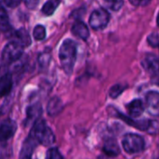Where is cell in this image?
I'll return each instance as SVG.
<instances>
[{"mask_svg":"<svg viewBox=\"0 0 159 159\" xmlns=\"http://www.w3.org/2000/svg\"><path fill=\"white\" fill-rule=\"evenodd\" d=\"M127 110L131 117H139L144 111V104L142 100L136 99L127 104Z\"/></svg>","mask_w":159,"mask_h":159,"instance_id":"cell-11","label":"cell"},{"mask_svg":"<svg viewBox=\"0 0 159 159\" xmlns=\"http://www.w3.org/2000/svg\"><path fill=\"white\" fill-rule=\"evenodd\" d=\"M129 2L134 6H146L151 2V0H129Z\"/></svg>","mask_w":159,"mask_h":159,"instance_id":"cell-27","label":"cell"},{"mask_svg":"<svg viewBox=\"0 0 159 159\" xmlns=\"http://www.w3.org/2000/svg\"><path fill=\"white\" fill-rule=\"evenodd\" d=\"M38 142L31 135L29 134V137L24 141L20 153V158H30L33 155V152L36 146V143Z\"/></svg>","mask_w":159,"mask_h":159,"instance_id":"cell-8","label":"cell"},{"mask_svg":"<svg viewBox=\"0 0 159 159\" xmlns=\"http://www.w3.org/2000/svg\"><path fill=\"white\" fill-rule=\"evenodd\" d=\"M0 20H1V30L3 33H9L11 26L9 24L8 16L5 10V8L2 7L1 8V14H0Z\"/></svg>","mask_w":159,"mask_h":159,"instance_id":"cell-19","label":"cell"},{"mask_svg":"<svg viewBox=\"0 0 159 159\" xmlns=\"http://www.w3.org/2000/svg\"><path fill=\"white\" fill-rule=\"evenodd\" d=\"M72 32L75 35H76L77 37L83 39V40H87L89 37V30L88 28V26L83 22V21H75L72 27Z\"/></svg>","mask_w":159,"mask_h":159,"instance_id":"cell-13","label":"cell"},{"mask_svg":"<svg viewBox=\"0 0 159 159\" xmlns=\"http://www.w3.org/2000/svg\"><path fill=\"white\" fill-rule=\"evenodd\" d=\"M59 59L64 73L72 74L76 60V44L75 41L66 39L62 42L59 51Z\"/></svg>","mask_w":159,"mask_h":159,"instance_id":"cell-1","label":"cell"},{"mask_svg":"<svg viewBox=\"0 0 159 159\" xmlns=\"http://www.w3.org/2000/svg\"><path fill=\"white\" fill-rule=\"evenodd\" d=\"M12 88V75L9 73H7L2 76L1 79V95H7Z\"/></svg>","mask_w":159,"mask_h":159,"instance_id":"cell-16","label":"cell"},{"mask_svg":"<svg viewBox=\"0 0 159 159\" xmlns=\"http://www.w3.org/2000/svg\"><path fill=\"white\" fill-rule=\"evenodd\" d=\"M21 0H2L3 5H5L7 7H15L20 5Z\"/></svg>","mask_w":159,"mask_h":159,"instance_id":"cell-25","label":"cell"},{"mask_svg":"<svg viewBox=\"0 0 159 159\" xmlns=\"http://www.w3.org/2000/svg\"><path fill=\"white\" fill-rule=\"evenodd\" d=\"M10 37L13 38V41H16L17 43H19L20 45H21L23 48H27L28 46L31 45V37H30V34L23 28L15 31L10 35Z\"/></svg>","mask_w":159,"mask_h":159,"instance_id":"cell-10","label":"cell"},{"mask_svg":"<svg viewBox=\"0 0 159 159\" xmlns=\"http://www.w3.org/2000/svg\"><path fill=\"white\" fill-rule=\"evenodd\" d=\"M17 125L16 122H14L11 119L5 120L1 125V139L3 141L9 140L16 132Z\"/></svg>","mask_w":159,"mask_h":159,"instance_id":"cell-9","label":"cell"},{"mask_svg":"<svg viewBox=\"0 0 159 159\" xmlns=\"http://www.w3.org/2000/svg\"><path fill=\"white\" fill-rule=\"evenodd\" d=\"M42 115V106L40 103H34L27 108L26 111V120L27 122L35 123Z\"/></svg>","mask_w":159,"mask_h":159,"instance_id":"cell-12","label":"cell"},{"mask_svg":"<svg viewBox=\"0 0 159 159\" xmlns=\"http://www.w3.org/2000/svg\"><path fill=\"white\" fill-rule=\"evenodd\" d=\"M103 153L108 157H116L119 155L120 149L115 140H109L103 145Z\"/></svg>","mask_w":159,"mask_h":159,"instance_id":"cell-15","label":"cell"},{"mask_svg":"<svg viewBox=\"0 0 159 159\" xmlns=\"http://www.w3.org/2000/svg\"><path fill=\"white\" fill-rule=\"evenodd\" d=\"M126 89V87H124V86H122V85H119V84H117V85H115L114 87H112L111 88V89H110V96L112 97V98H117L119 95H121V93L124 91V89Z\"/></svg>","mask_w":159,"mask_h":159,"instance_id":"cell-22","label":"cell"},{"mask_svg":"<svg viewBox=\"0 0 159 159\" xmlns=\"http://www.w3.org/2000/svg\"><path fill=\"white\" fill-rule=\"evenodd\" d=\"M33 35L34 37L35 40L41 41L46 37V29L43 25H36L34 29L33 32Z\"/></svg>","mask_w":159,"mask_h":159,"instance_id":"cell-20","label":"cell"},{"mask_svg":"<svg viewBox=\"0 0 159 159\" xmlns=\"http://www.w3.org/2000/svg\"><path fill=\"white\" fill-rule=\"evenodd\" d=\"M50 60H51L50 49H47V50H44L43 52H41L38 55V59H37L38 64L42 69H46L49 65Z\"/></svg>","mask_w":159,"mask_h":159,"instance_id":"cell-18","label":"cell"},{"mask_svg":"<svg viewBox=\"0 0 159 159\" xmlns=\"http://www.w3.org/2000/svg\"><path fill=\"white\" fill-rule=\"evenodd\" d=\"M62 108H63V105H62L61 100L58 97H53L52 99L49 100L48 103L47 112L50 116H55L62 111Z\"/></svg>","mask_w":159,"mask_h":159,"instance_id":"cell-14","label":"cell"},{"mask_svg":"<svg viewBox=\"0 0 159 159\" xmlns=\"http://www.w3.org/2000/svg\"><path fill=\"white\" fill-rule=\"evenodd\" d=\"M143 67L152 75H159V58L153 54L147 55L142 61Z\"/></svg>","mask_w":159,"mask_h":159,"instance_id":"cell-7","label":"cell"},{"mask_svg":"<svg viewBox=\"0 0 159 159\" xmlns=\"http://www.w3.org/2000/svg\"><path fill=\"white\" fill-rule=\"evenodd\" d=\"M156 82H157V84L159 86V75H157V80H156Z\"/></svg>","mask_w":159,"mask_h":159,"instance_id":"cell-28","label":"cell"},{"mask_svg":"<svg viewBox=\"0 0 159 159\" xmlns=\"http://www.w3.org/2000/svg\"><path fill=\"white\" fill-rule=\"evenodd\" d=\"M110 20V15L105 8L95 9L89 18V25L95 30H101L106 27Z\"/></svg>","mask_w":159,"mask_h":159,"instance_id":"cell-5","label":"cell"},{"mask_svg":"<svg viewBox=\"0 0 159 159\" xmlns=\"http://www.w3.org/2000/svg\"><path fill=\"white\" fill-rule=\"evenodd\" d=\"M30 134L38 142V143H41L46 146H48L55 142L53 132L47 126L44 120H37L34 124Z\"/></svg>","mask_w":159,"mask_h":159,"instance_id":"cell-2","label":"cell"},{"mask_svg":"<svg viewBox=\"0 0 159 159\" xmlns=\"http://www.w3.org/2000/svg\"><path fill=\"white\" fill-rule=\"evenodd\" d=\"M104 1H105L107 7L114 11L119 10L123 7V4H124V0H104Z\"/></svg>","mask_w":159,"mask_h":159,"instance_id":"cell-21","label":"cell"},{"mask_svg":"<svg viewBox=\"0 0 159 159\" xmlns=\"http://www.w3.org/2000/svg\"><path fill=\"white\" fill-rule=\"evenodd\" d=\"M47 158L60 159L62 158V156L61 155V153L57 148H50L47 153Z\"/></svg>","mask_w":159,"mask_h":159,"instance_id":"cell-24","label":"cell"},{"mask_svg":"<svg viewBox=\"0 0 159 159\" xmlns=\"http://www.w3.org/2000/svg\"><path fill=\"white\" fill-rule=\"evenodd\" d=\"M61 0H48L42 7V12L46 16H51L60 6Z\"/></svg>","mask_w":159,"mask_h":159,"instance_id":"cell-17","label":"cell"},{"mask_svg":"<svg viewBox=\"0 0 159 159\" xmlns=\"http://www.w3.org/2000/svg\"><path fill=\"white\" fill-rule=\"evenodd\" d=\"M145 107L150 115L159 116V92L151 91L147 93Z\"/></svg>","mask_w":159,"mask_h":159,"instance_id":"cell-6","label":"cell"},{"mask_svg":"<svg viewBox=\"0 0 159 159\" xmlns=\"http://www.w3.org/2000/svg\"><path fill=\"white\" fill-rule=\"evenodd\" d=\"M23 2L29 9H34L38 6L39 0H23Z\"/></svg>","mask_w":159,"mask_h":159,"instance_id":"cell-26","label":"cell"},{"mask_svg":"<svg viewBox=\"0 0 159 159\" xmlns=\"http://www.w3.org/2000/svg\"><path fill=\"white\" fill-rule=\"evenodd\" d=\"M122 146L129 154H139L144 150L145 143L142 136L138 134H126L122 140Z\"/></svg>","mask_w":159,"mask_h":159,"instance_id":"cell-4","label":"cell"},{"mask_svg":"<svg viewBox=\"0 0 159 159\" xmlns=\"http://www.w3.org/2000/svg\"><path fill=\"white\" fill-rule=\"evenodd\" d=\"M157 24H158V26H159V14H158V16H157Z\"/></svg>","mask_w":159,"mask_h":159,"instance_id":"cell-29","label":"cell"},{"mask_svg":"<svg viewBox=\"0 0 159 159\" xmlns=\"http://www.w3.org/2000/svg\"><path fill=\"white\" fill-rule=\"evenodd\" d=\"M23 47L16 41H11L7 44L2 51V63L3 65L8 66L18 61L23 52Z\"/></svg>","mask_w":159,"mask_h":159,"instance_id":"cell-3","label":"cell"},{"mask_svg":"<svg viewBox=\"0 0 159 159\" xmlns=\"http://www.w3.org/2000/svg\"><path fill=\"white\" fill-rule=\"evenodd\" d=\"M148 43L150 46L154 48H158L159 47V34L157 33H152L148 36Z\"/></svg>","mask_w":159,"mask_h":159,"instance_id":"cell-23","label":"cell"}]
</instances>
